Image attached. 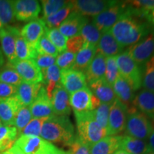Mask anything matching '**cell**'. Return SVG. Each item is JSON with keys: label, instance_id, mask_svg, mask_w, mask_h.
Returning a JSON list of instances; mask_svg holds the SVG:
<instances>
[{"label": "cell", "instance_id": "6da1fadb", "mask_svg": "<svg viewBox=\"0 0 154 154\" xmlns=\"http://www.w3.org/2000/svg\"><path fill=\"white\" fill-rule=\"evenodd\" d=\"M109 32L122 47L134 45L149 34L148 24L128 14V8Z\"/></svg>", "mask_w": 154, "mask_h": 154}, {"label": "cell", "instance_id": "7a4b0ae2", "mask_svg": "<svg viewBox=\"0 0 154 154\" xmlns=\"http://www.w3.org/2000/svg\"><path fill=\"white\" fill-rule=\"evenodd\" d=\"M41 137L50 143L69 146L77 137L74 126L68 116L54 115L44 123Z\"/></svg>", "mask_w": 154, "mask_h": 154}, {"label": "cell", "instance_id": "3957f363", "mask_svg": "<svg viewBox=\"0 0 154 154\" xmlns=\"http://www.w3.org/2000/svg\"><path fill=\"white\" fill-rule=\"evenodd\" d=\"M76 121L78 137L91 147L102 138L108 136L107 129L96 122L92 111L74 113Z\"/></svg>", "mask_w": 154, "mask_h": 154}, {"label": "cell", "instance_id": "277c9868", "mask_svg": "<svg viewBox=\"0 0 154 154\" xmlns=\"http://www.w3.org/2000/svg\"><path fill=\"white\" fill-rule=\"evenodd\" d=\"M153 128L149 117L132 106L127 109L125 131L127 136L146 140L153 131Z\"/></svg>", "mask_w": 154, "mask_h": 154}, {"label": "cell", "instance_id": "5b68a950", "mask_svg": "<svg viewBox=\"0 0 154 154\" xmlns=\"http://www.w3.org/2000/svg\"><path fill=\"white\" fill-rule=\"evenodd\" d=\"M119 74L128 84L134 91L139 89L142 86V71L137 63L130 57L126 51L116 57Z\"/></svg>", "mask_w": 154, "mask_h": 154}, {"label": "cell", "instance_id": "8992f818", "mask_svg": "<svg viewBox=\"0 0 154 154\" xmlns=\"http://www.w3.org/2000/svg\"><path fill=\"white\" fill-rule=\"evenodd\" d=\"M14 144L25 154H67V151L40 136H19Z\"/></svg>", "mask_w": 154, "mask_h": 154}, {"label": "cell", "instance_id": "52a82bcc", "mask_svg": "<svg viewBox=\"0 0 154 154\" xmlns=\"http://www.w3.org/2000/svg\"><path fill=\"white\" fill-rule=\"evenodd\" d=\"M126 2H116L111 7L94 17L92 23L101 34L105 33L111 29L113 25L126 14Z\"/></svg>", "mask_w": 154, "mask_h": 154}, {"label": "cell", "instance_id": "ba28073f", "mask_svg": "<svg viewBox=\"0 0 154 154\" xmlns=\"http://www.w3.org/2000/svg\"><path fill=\"white\" fill-rule=\"evenodd\" d=\"M127 108L117 99L111 104L108 120V136H118L125 130Z\"/></svg>", "mask_w": 154, "mask_h": 154}, {"label": "cell", "instance_id": "9c48e42d", "mask_svg": "<svg viewBox=\"0 0 154 154\" xmlns=\"http://www.w3.org/2000/svg\"><path fill=\"white\" fill-rule=\"evenodd\" d=\"M138 65L146 63L154 56V33L149 34L126 50Z\"/></svg>", "mask_w": 154, "mask_h": 154}, {"label": "cell", "instance_id": "30bf717a", "mask_svg": "<svg viewBox=\"0 0 154 154\" xmlns=\"http://www.w3.org/2000/svg\"><path fill=\"white\" fill-rule=\"evenodd\" d=\"M11 68L14 69L25 82L40 84L43 82L42 72L33 59L15 61L11 63Z\"/></svg>", "mask_w": 154, "mask_h": 154}, {"label": "cell", "instance_id": "8fae6325", "mask_svg": "<svg viewBox=\"0 0 154 154\" xmlns=\"http://www.w3.org/2000/svg\"><path fill=\"white\" fill-rule=\"evenodd\" d=\"M14 2L15 19L20 22H31L38 18L41 6L36 0H16Z\"/></svg>", "mask_w": 154, "mask_h": 154}, {"label": "cell", "instance_id": "7c38bea8", "mask_svg": "<svg viewBox=\"0 0 154 154\" xmlns=\"http://www.w3.org/2000/svg\"><path fill=\"white\" fill-rule=\"evenodd\" d=\"M116 1L104 0H78L72 1L74 11L84 17H95L111 7Z\"/></svg>", "mask_w": 154, "mask_h": 154}, {"label": "cell", "instance_id": "4fadbf2b", "mask_svg": "<svg viewBox=\"0 0 154 154\" xmlns=\"http://www.w3.org/2000/svg\"><path fill=\"white\" fill-rule=\"evenodd\" d=\"M60 84L69 95L87 87L85 74L73 69L61 71Z\"/></svg>", "mask_w": 154, "mask_h": 154}, {"label": "cell", "instance_id": "5bb4252c", "mask_svg": "<svg viewBox=\"0 0 154 154\" xmlns=\"http://www.w3.org/2000/svg\"><path fill=\"white\" fill-rule=\"evenodd\" d=\"M29 108L33 118L48 119L54 115L51 100L44 85L40 89L37 97Z\"/></svg>", "mask_w": 154, "mask_h": 154}, {"label": "cell", "instance_id": "9a60e30c", "mask_svg": "<svg viewBox=\"0 0 154 154\" xmlns=\"http://www.w3.org/2000/svg\"><path fill=\"white\" fill-rule=\"evenodd\" d=\"M88 22L87 17L74 11L59 25L58 29L63 35L69 38L79 35L82 29Z\"/></svg>", "mask_w": 154, "mask_h": 154}, {"label": "cell", "instance_id": "2e32d148", "mask_svg": "<svg viewBox=\"0 0 154 154\" xmlns=\"http://www.w3.org/2000/svg\"><path fill=\"white\" fill-rule=\"evenodd\" d=\"M69 96L70 95L61 84L54 89L50 100L54 115L69 116L70 114L72 108L69 101Z\"/></svg>", "mask_w": 154, "mask_h": 154}, {"label": "cell", "instance_id": "e0dca14e", "mask_svg": "<svg viewBox=\"0 0 154 154\" xmlns=\"http://www.w3.org/2000/svg\"><path fill=\"white\" fill-rule=\"evenodd\" d=\"M19 31L16 27L7 26L0 32V44L4 54L8 59L9 63L17 61L15 53V38Z\"/></svg>", "mask_w": 154, "mask_h": 154}, {"label": "cell", "instance_id": "ac0fdd59", "mask_svg": "<svg viewBox=\"0 0 154 154\" xmlns=\"http://www.w3.org/2000/svg\"><path fill=\"white\" fill-rule=\"evenodd\" d=\"M47 26L42 19H36L26 24L20 31V34L30 47L35 49L40 38L45 33Z\"/></svg>", "mask_w": 154, "mask_h": 154}, {"label": "cell", "instance_id": "d6986e66", "mask_svg": "<svg viewBox=\"0 0 154 154\" xmlns=\"http://www.w3.org/2000/svg\"><path fill=\"white\" fill-rule=\"evenodd\" d=\"M92 94L88 87L70 94L69 101L74 113H81L92 111Z\"/></svg>", "mask_w": 154, "mask_h": 154}, {"label": "cell", "instance_id": "ffe728a7", "mask_svg": "<svg viewBox=\"0 0 154 154\" xmlns=\"http://www.w3.org/2000/svg\"><path fill=\"white\" fill-rule=\"evenodd\" d=\"M22 106L15 96L0 99V120L5 126H14L15 117Z\"/></svg>", "mask_w": 154, "mask_h": 154}, {"label": "cell", "instance_id": "44dd1931", "mask_svg": "<svg viewBox=\"0 0 154 154\" xmlns=\"http://www.w3.org/2000/svg\"><path fill=\"white\" fill-rule=\"evenodd\" d=\"M91 93L101 103L111 104L116 96L113 91V86L108 83L104 78L95 82L88 83Z\"/></svg>", "mask_w": 154, "mask_h": 154}, {"label": "cell", "instance_id": "7402d4cb", "mask_svg": "<svg viewBox=\"0 0 154 154\" xmlns=\"http://www.w3.org/2000/svg\"><path fill=\"white\" fill-rule=\"evenodd\" d=\"M43 84H32L23 82L17 86L15 96L22 106H29L37 97Z\"/></svg>", "mask_w": 154, "mask_h": 154}, {"label": "cell", "instance_id": "603a6c76", "mask_svg": "<svg viewBox=\"0 0 154 154\" xmlns=\"http://www.w3.org/2000/svg\"><path fill=\"white\" fill-rule=\"evenodd\" d=\"M132 106L154 121V91L142 89L135 96Z\"/></svg>", "mask_w": 154, "mask_h": 154}, {"label": "cell", "instance_id": "cb8c5ba5", "mask_svg": "<svg viewBox=\"0 0 154 154\" xmlns=\"http://www.w3.org/2000/svg\"><path fill=\"white\" fill-rule=\"evenodd\" d=\"M123 48L115 39L110 32L101 34V38L96 46V52L105 57H116L121 53Z\"/></svg>", "mask_w": 154, "mask_h": 154}, {"label": "cell", "instance_id": "d4e9b609", "mask_svg": "<svg viewBox=\"0 0 154 154\" xmlns=\"http://www.w3.org/2000/svg\"><path fill=\"white\" fill-rule=\"evenodd\" d=\"M106 67V57L100 53L96 52L91 62L84 72L88 84L104 78Z\"/></svg>", "mask_w": 154, "mask_h": 154}, {"label": "cell", "instance_id": "484cf974", "mask_svg": "<svg viewBox=\"0 0 154 154\" xmlns=\"http://www.w3.org/2000/svg\"><path fill=\"white\" fill-rule=\"evenodd\" d=\"M121 136H107L90 147V154H114L120 149Z\"/></svg>", "mask_w": 154, "mask_h": 154}, {"label": "cell", "instance_id": "4316f807", "mask_svg": "<svg viewBox=\"0 0 154 154\" xmlns=\"http://www.w3.org/2000/svg\"><path fill=\"white\" fill-rule=\"evenodd\" d=\"M113 89L116 99L126 106L127 109L132 106V102L134 99V91L130 84L121 76V75L113 84Z\"/></svg>", "mask_w": 154, "mask_h": 154}, {"label": "cell", "instance_id": "83f0119b", "mask_svg": "<svg viewBox=\"0 0 154 154\" xmlns=\"http://www.w3.org/2000/svg\"><path fill=\"white\" fill-rule=\"evenodd\" d=\"M96 52V46L85 43L82 49L76 54L75 62L73 66V69L79 71L84 73L86 72L88 65L91 62Z\"/></svg>", "mask_w": 154, "mask_h": 154}, {"label": "cell", "instance_id": "f1b7e54d", "mask_svg": "<svg viewBox=\"0 0 154 154\" xmlns=\"http://www.w3.org/2000/svg\"><path fill=\"white\" fill-rule=\"evenodd\" d=\"M120 149L128 154H147L150 152L148 142L129 136H122Z\"/></svg>", "mask_w": 154, "mask_h": 154}, {"label": "cell", "instance_id": "f546056e", "mask_svg": "<svg viewBox=\"0 0 154 154\" xmlns=\"http://www.w3.org/2000/svg\"><path fill=\"white\" fill-rule=\"evenodd\" d=\"M42 72L43 75L42 84L45 85L44 88L50 99L54 89L60 84L61 71L57 65L54 64L49 68L42 70Z\"/></svg>", "mask_w": 154, "mask_h": 154}, {"label": "cell", "instance_id": "4dcf8cb0", "mask_svg": "<svg viewBox=\"0 0 154 154\" xmlns=\"http://www.w3.org/2000/svg\"><path fill=\"white\" fill-rule=\"evenodd\" d=\"M18 136V131L14 126H0V152H5L11 149Z\"/></svg>", "mask_w": 154, "mask_h": 154}, {"label": "cell", "instance_id": "1f68e13d", "mask_svg": "<svg viewBox=\"0 0 154 154\" xmlns=\"http://www.w3.org/2000/svg\"><path fill=\"white\" fill-rule=\"evenodd\" d=\"M72 11H74V5L72 2H69L62 9L58 11L55 14L42 19H43L44 24L48 29L57 28Z\"/></svg>", "mask_w": 154, "mask_h": 154}, {"label": "cell", "instance_id": "d6a6232c", "mask_svg": "<svg viewBox=\"0 0 154 154\" xmlns=\"http://www.w3.org/2000/svg\"><path fill=\"white\" fill-rule=\"evenodd\" d=\"M15 53L16 59L18 61L33 59L36 54V49L30 47L26 40L21 36L20 32L17 33L15 38Z\"/></svg>", "mask_w": 154, "mask_h": 154}, {"label": "cell", "instance_id": "836d02e7", "mask_svg": "<svg viewBox=\"0 0 154 154\" xmlns=\"http://www.w3.org/2000/svg\"><path fill=\"white\" fill-rule=\"evenodd\" d=\"M45 34L57 49L58 52L61 54L66 51V42L68 38L63 35L58 28L48 29L47 27Z\"/></svg>", "mask_w": 154, "mask_h": 154}, {"label": "cell", "instance_id": "e575fe53", "mask_svg": "<svg viewBox=\"0 0 154 154\" xmlns=\"http://www.w3.org/2000/svg\"><path fill=\"white\" fill-rule=\"evenodd\" d=\"M79 35L82 36L85 43L96 47L101 38V33L93 23L88 22L82 29Z\"/></svg>", "mask_w": 154, "mask_h": 154}, {"label": "cell", "instance_id": "d590c367", "mask_svg": "<svg viewBox=\"0 0 154 154\" xmlns=\"http://www.w3.org/2000/svg\"><path fill=\"white\" fill-rule=\"evenodd\" d=\"M14 19V2L0 0V22L3 26H8Z\"/></svg>", "mask_w": 154, "mask_h": 154}, {"label": "cell", "instance_id": "8d00e7d4", "mask_svg": "<svg viewBox=\"0 0 154 154\" xmlns=\"http://www.w3.org/2000/svg\"><path fill=\"white\" fill-rule=\"evenodd\" d=\"M142 86L144 89L154 91V56L145 63L142 76Z\"/></svg>", "mask_w": 154, "mask_h": 154}, {"label": "cell", "instance_id": "74e56055", "mask_svg": "<svg viewBox=\"0 0 154 154\" xmlns=\"http://www.w3.org/2000/svg\"><path fill=\"white\" fill-rule=\"evenodd\" d=\"M35 49L36 53L40 54L49 55L56 58L59 55L57 49H56L54 44L50 42L45 33L38 41Z\"/></svg>", "mask_w": 154, "mask_h": 154}, {"label": "cell", "instance_id": "f35d334b", "mask_svg": "<svg viewBox=\"0 0 154 154\" xmlns=\"http://www.w3.org/2000/svg\"><path fill=\"white\" fill-rule=\"evenodd\" d=\"M33 119L30 109L28 106H21L15 117L14 126L18 131L19 134Z\"/></svg>", "mask_w": 154, "mask_h": 154}, {"label": "cell", "instance_id": "ab89813d", "mask_svg": "<svg viewBox=\"0 0 154 154\" xmlns=\"http://www.w3.org/2000/svg\"><path fill=\"white\" fill-rule=\"evenodd\" d=\"M120 76L119 71L117 66L116 57H111L106 58V72L104 79L106 81L110 84L111 86L113 85L116 80Z\"/></svg>", "mask_w": 154, "mask_h": 154}, {"label": "cell", "instance_id": "60d3db41", "mask_svg": "<svg viewBox=\"0 0 154 154\" xmlns=\"http://www.w3.org/2000/svg\"><path fill=\"white\" fill-rule=\"evenodd\" d=\"M110 107V104L101 103L94 110L91 111L96 122L101 127L106 128V129L108 126V120H109Z\"/></svg>", "mask_w": 154, "mask_h": 154}, {"label": "cell", "instance_id": "b9f144b4", "mask_svg": "<svg viewBox=\"0 0 154 154\" xmlns=\"http://www.w3.org/2000/svg\"><path fill=\"white\" fill-rule=\"evenodd\" d=\"M47 119H36L33 118L26 126L21 131L19 136H39L44 123Z\"/></svg>", "mask_w": 154, "mask_h": 154}, {"label": "cell", "instance_id": "7bdbcfd3", "mask_svg": "<svg viewBox=\"0 0 154 154\" xmlns=\"http://www.w3.org/2000/svg\"><path fill=\"white\" fill-rule=\"evenodd\" d=\"M69 2L63 0H44L42 1L43 9V17L46 18L55 14L58 11L62 9Z\"/></svg>", "mask_w": 154, "mask_h": 154}, {"label": "cell", "instance_id": "ee69618b", "mask_svg": "<svg viewBox=\"0 0 154 154\" xmlns=\"http://www.w3.org/2000/svg\"><path fill=\"white\" fill-rule=\"evenodd\" d=\"M75 57L76 54L65 51L62 53L59 54V55L56 58L55 64L61 69V71L72 69L75 62Z\"/></svg>", "mask_w": 154, "mask_h": 154}, {"label": "cell", "instance_id": "f6af8a7d", "mask_svg": "<svg viewBox=\"0 0 154 154\" xmlns=\"http://www.w3.org/2000/svg\"><path fill=\"white\" fill-rule=\"evenodd\" d=\"M23 82L22 78L14 69L9 68L0 72V82L18 86Z\"/></svg>", "mask_w": 154, "mask_h": 154}, {"label": "cell", "instance_id": "bcb514c9", "mask_svg": "<svg viewBox=\"0 0 154 154\" xmlns=\"http://www.w3.org/2000/svg\"><path fill=\"white\" fill-rule=\"evenodd\" d=\"M85 42L81 35L68 38L66 42V51L76 54L84 47Z\"/></svg>", "mask_w": 154, "mask_h": 154}, {"label": "cell", "instance_id": "7dc6e473", "mask_svg": "<svg viewBox=\"0 0 154 154\" xmlns=\"http://www.w3.org/2000/svg\"><path fill=\"white\" fill-rule=\"evenodd\" d=\"M34 62L37 65V66L42 70L49 68V66L55 64L56 57H51V56L40 54H36L35 57L33 59Z\"/></svg>", "mask_w": 154, "mask_h": 154}, {"label": "cell", "instance_id": "c3c4849f", "mask_svg": "<svg viewBox=\"0 0 154 154\" xmlns=\"http://www.w3.org/2000/svg\"><path fill=\"white\" fill-rule=\"evenodd\" d=\"M67 154H90V146L82 142L77 136L74 143L69 146Z\"/></svg>", "mask_w": 154, "mask_h": 154}, {"label": "cell", "instance_id": "681fc988", "mask_svg": "<svg viewBox=\"0 0 154 154\" xmlns=\"http://www.w3.org/2000/svg\"><path fill=\"white\" fill-rule=\"evenodd\" d=\"M17 92V86L0 82V99L14 96Z\"/></svg>", "mask_w": 154, "mask_h": 154}, {"label": "cell", "instance_id": "f907efd6", "mask_svg": "<svg viewBox=\"0 0 154 154\" xmlns=\"http://www.w3.org/2000/svg\"><path fill=\"white\" fill-rule=\"evenodd\" d=\"M7 154H25L17 145L14 144V146L9 149L8 151H6Z\"/></svg>", "mask_w": 154, "mask_h": 154}, {"label": "cell", "instance_id": "816d5d0a", "mask_svg": "<svg viewBox=\"0 0 154 154\" xmlns=\"http://www.w3.org/2000/svg\"><path fill=\"white\" fill-rule=\"evenodd\" d=\"M148 139H149L148 145H149L150 151L154 152V129L151 132V134Z\"/></svg>", "mask_w": 154, "mask_h": 154}, {"label": "cell", "instance_id": "f5cc1de1", "mask_svg": "<svg viewBox=\"0 0 154 154\" xmlns=\"http://www.w3.org/2000/svg\"><path fill=\"white\" fill-rule=\"evenodd\" d=\"M147 21L154 28V9L153 11H151V13L149 14V16L147 17Z\"/></svg>", "mask_w": 154, "mask_h": 154}, {"label": "cell", "instance_id": "db71d44e", "mask_svg": "<svg viewBox=\"0 0 154 154\" xmlns=\"http://www.w3.org/2000/svg\"><path fill=\"white\" fill-rule=\"evenodd\" d=\"M114 154H128V153H126V152H125L124 151H123V150L119 149V151H117Z\"/></svg>", "mask_w": 154, "mask_h": 154}, {"label": "cell", "instance_id": "11a10c76", "mask_svg": "<svg viewBox=\"0 0 154 154\" xmlns=\"http://www.w3.org/2000/svg\"><path fill=\"white\" fill-rule=\"evenodd\" d=\"M3 27H4V26L2 25V24L1 23V22H0V32H1V30L2 29Z\"/></svg>", "mask_w": 154, "mask_h": 154}, {"label": "cell", "instance_id": "9f6ffc18", "mask_svg": "<svg viewBox=\"0 0 154 154\" xmlns=\"http://www.w3.org/2000/svg\"><path fill=\"white\" fill-rule=\"evenodd\" d=\"M0 154H7V152H0Z\"/></svg>", "mask_w": 154, "mask_h": 154}, {"label": "cell", "instance_id": "6f0895ef", "mask_svg": "<svg viewBox=\"0 0 154 154\" xmlns=\"http://www.w3.org/2000/svg\"><path fill=\"white\" fill-rule=\"evenodd\" d=\"M147 154H154V152H151V151H150L149 153H148Z\"/></svg>", "mask_w": 154, "mask_h": 154}, {"label": "cell", "instance_id": "680465c9", "mask_svg": "<svg viewBox=\"0 0 154 154\" xmlns=\"http://www.w3.org/2000/svg\"><path fill=\"white\" fill-rule=\"evenodd\" d=\"M2 123L1 120H0V126H2Z\"/></svg>", "mask_w": 154, "mask_h": 154}]
</instances>
